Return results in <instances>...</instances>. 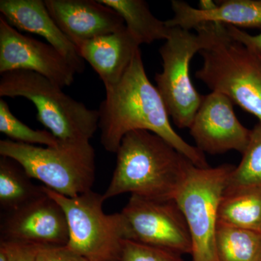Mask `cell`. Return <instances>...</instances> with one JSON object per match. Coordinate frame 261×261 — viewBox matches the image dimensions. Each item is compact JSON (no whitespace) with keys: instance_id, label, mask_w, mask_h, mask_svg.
<instances>
[{"instance_id":"cell-11","label":"cell","mask_w":261,"mask_h":261,"mask_svg":"<svg viewBox=\"0 0 261 261\" xmlns=\"http://www.w3.org/2000/svg\"><path fill=\"white\" fill-rule=\"evenodd\" d=\"M68 239L64 211L45 192L20 208L4 213L1 218L0 241L58 247L66 246Z\"/></svg>"},{"instance_id":"cell-9","label":"cell","mask_w":261,"mask_h":261,"mask_svg":"<svg viewBox=\"0 0 261 261\" xmlns=\"http://www.w3.org/2000/svg\"><path fill=\"white\" fill-rule=\"evenodd\" d=\"M120 214L124 240L191 255L190 230L174 200L132 195Z\"/></svg>"},{"instance_id":"cell-12","label":"cell","mask_w":261,"mask_h":261,"mask_svg":"<svg viewBox=\"0 0 261 261\" xmlns=\"http://www.w3.org/2000/svg\"><path fill=\"white\" fill-rule=\"evenodd\" d=\"M190 130L196 147L210 154L231 150L243 154L251 135V130L245 128L237 118L232 101L216 92L202 96Z\"/></svg>"},{"instance_id":"cell-13","label":"cell","mask_w":261,"mask_h":261,"mask_svg":"<svg viewBox=\"0 0 261 261\" xmlns=\"http://www.w3.org/2000/svg\"><path fill=\"white\" fill-rule=\"evenodd\" d=\"M48 12L75 45L125 27L117 12L99 0H44Z\"/></svg>"},{"instance_id":"cell-24","label":"cell","mask_w":261,"mask_h":261,"mask_svg":"<svg viewBox=\"0 0 261 261\" xmlns=\"http://www.w3.org/2000/svg\"><path fill=\"white\" fill-rule=\"evenodd\" d=\"M36 261H89L67 246L42 247Z\"/></svg>"},{"instance_id":"cell-1","label":"cell","mask_w":261,"mask_h":261,"mask_svg":"<svg viewBox=\"0 0 261 261\" xmlns=\"http://www.w3.org/2000/svg\"><path fill=\"white\" fill-rule=\"evenodd\" d=\"M106 91L98 111L101 145L108 152L116 153L126 134L146 130L166 140L197 167H209L203 152L173 129L166 105L146 74L140 50L121 80Z\"/></svg>"},{"instance_id":"cell-22","label":"cell","mask_w":261,"mask_h":261,"mask_svg":"<svg viewBox=\"0 0 261 261\" xmlns=\"http://www.w3.org/2000/svg\"><path fill=\"white\" fill-rule=\"evenodd\" d=\"M0 132L10 140L25 145L57 147L61 142L49 130H34L20 121L3 99H0Z\"/></svg>"},{"instance_id":"cell-27","label":"cell","mask_w":261,"mask_h":261,"mask_svg":"<svg viewBox=\"0 0 261 261\" xmlns=\"http://www.w3.org/2000/svg\"><path fill=\"white\" fill-rule=\"evenodd\" d=\"M217 6L218 4H216L212 0H201L199 3L198 9L202 10V11H210V10L215 9Z\"/></svg>"},{"instance_id":"cell-8","label":"cell","mask_w":261,"mask_h":261,"mask_svg":"<svg viewBox=\"0 0 261 261\" xmlns=\"http://www.w3.org/2000/svg\"><path fill=\"white\" fill-rule=\"evenodd\" d=\"M43 190L59 203L68 222L66 246L89 261H118L123 235L120 213L106 214L102 195L91 191L66 197L45 186Z\"/></svg>"},{"instance_id":"cell-17","label":"cell","mask_w":261,"mask_h":261,"mask_svg":"<svg viewBox=\"0 0 261 261\" xmlns=\"http://www.w3.org/2000/svg\"><path fill=\"white\" fill-rule=\"evenodd\" d=\"M219 224L261 233V187L225 192L220 204Z\"/></svg>"},{"instance_id":"cell-6","label":"cell","mask_w":261,"mask_h":261,"mask_svg":"<svg viewBox=\"0 0 261 261\" xmlns=\"http://www.w3.org/2000/svg\"><path fill=\"white\" fill-rule=\"evenodd\" d=\"M200 53L203 64L196 78L256 116L261 124L260 58L228 37L226 27L214 45Z\"/></svg>"},{"instance_id":"cell-21","label":"cell","mask_w":261,"mask_h":261,"mask_svg":"<svg viewBox=\"0 0 261 261\" xmlns=\"http://www.w3.org/2000/svg\"><path fill=\"white\" fill-rule=\"evenodd\" d=\"M249 187H261V124L251 130L246 150L228 178L225 192Z\"/></svg>"},{"instance_id":"cell-3","label":"cell","mask_w":261,"mask_h":261,"mask_svg":"<svg viewBox=\"0 0 261 261\" xmlns=\"http://www.w3.org/2000/svg\"><path fill=\"white\" fill-rule=\"evenodd\" d=\"M1 97H21L29 99L37 110V118L61 142H90L99 129L98 110L67 95L58 85L46 77L27 70L2 74Z\"/></svg>"},{"instance_id":"cell-10","label":"cell","mask_w":261,"mask_h":261,"mask_svg":"<svg viewBox=\"0 0 261 261\" xmlns=\"http://www.w3.org/2000/svg\"><path fill=\"white\" fill-rule=\"evenodd\" d=\"M35 72L61 86L71 85L76 72L49 44L24 35L0 16V73Z\"/></svg>"},{"instance_id":"cell-5","label":"cell","mask_w":261,"mask_h":261,"mask_svg":"<svg viewBox=\"0 0 261 261\" xmlns=\"http://www.w3.org/2000/svg\"><path fill=\"white\" fill-rule=\"evenodd\" d=\"M0 154L14 160L31 178L66 197L91 191L95 180V152L90 142L44 147L4 140L0 141Z\"/></svg>"},{"instance_id":"cell-19","label":"cell","mask_w":261,"mask_h":261,"mask_svg":"<svg viewBox=\"0 0 261 261\" xmlns=\"http://www.w3.org/2000/svg\"><path fill=\"white\" fill-rule=\"evenodd\" d=\"M43 186L32 178L14 160L0 159V207L4 213L20 208L44 195Z\"/></svg>"},{"instance_id":"cell-7","label":"cell","mask_w":261,"mask_h":261,"mask_svg":"<svg viewBox=\"0 0 261 261\" xmlns=\"http://www.w3.org/2000/svg\"><path fill=\"white\" fill-rule=\"evenodd\" d=\"M236 166L197 167L190 165L174 200L191 235L192 261H219L216 235L219 211L228 178Z\"/></svg>"},{"instance_id":"cell-26","label":"cell","mask_w":261,"mask_h":261,"mask_svg":"<svg viewBox=\"0 0 261 261\" xmlns=\"http://www.w3.org/2000/svg\"><path fill=\"white\" fill-rule=\"evenodd\" d=\"M10 243L12 244V257L10 261H36L38 253L43 247L29 244Z\"/></svg>"},{"instance_id":"cell-16","label":"cell","mask_w":261,"mask_h":261,"mask_svg":"<svg viewBox=\"0 0 261 261\" xmlns=\"http://www.w3.org/2000/svg\"><path fill=\"white\" fill-rule=\"evenodd\" d=\"M210 11L195 8L186 2L171 1L173 18L166 20L168 28L190 31L203 24H224L237 27L261 29V0H223Z\"/></svg>"},{"instance_id":"cell-20","label":"cell","mask_w":261,"mask_h":261,"mask_svg":"<svg viewBox=\"0 0 261 261\" xmlns=\"http://www.w3.org/2000/svg\"><path fill=\"white\" fill-rule=\"evenodd\" d=\"M216 249L219 261H261V233L219 224Z\"/></svg>"},{"instance_id":"cell-15","label":"cell","mask_w":261,"mask_h":261,"mask_svg":"<svg viewBox=\"0 0 261 261\" xmlns=\"http://www.w3.org/2000/svg\"><path fill=\"white\" fill-rule=\"evenodd\" d=\"M75 47L82 59L97 72L105 87L121 80L140 50V44L126 25L112 34L79 43Z\"/></svg>"},{"instance_id":"cell-2","label":"cell","mask_w":261,"mask_h":261,"mask_svg":"<svg viewBox=\"0 0 261 261\" xmlns=\"http://www.w3.org/2000/svg\"><path fill=\"white\" fill-rule=\"evenodd\" d=\"M116 154V168L102 195L105 200L124 193L173 200L192 163L159 135L146 130L126 134Z\"/></svg>"},{"instance_id":"cell-4","label":"cell","mask_w":261,"mask_h":261,"mask_svg":"<svg viewBox=\"0 0 261 261\" xmlns=\"http://www.w3.org/2000/svg\"><path fill=\"white\" fill-rule=\"evenodd\" d=\"M195 30L197 34L178 27L171 28L159 49L163 71L154 76L168 114L180 128H190L202 99L190 78V62L196 53L214 45L226 31V25L208 23Z\"/></svg>"},{"instance_id":"cell-18","label":"cell","mask_w":261,"mask_h":261,"mask_svg":"<svg viewBox=\"0 0 261 261\" xmlns=\"http://www.w3.org/2000/svg\"><path fill=\"white\" fill-rule=\"evenodd\" d=\"M117 12L138 44L166 40L171 28L154 16L143 0H99Z\"/></svg>"},{"instance_id":"cell-23","label":"cell","mask_w":261,"mask_h":261,"mask_svg":"<svg viewBox=\"0 0 261 261\" xmlns=\"http://www.w3.org/2000/svg\"><path fill=\"white\" fill-rule=\"evenodd\" d=\"M118 261H183L181 255L161 247L123 240Z\"/></svg>"},{"instance_id":"cell-14","label":"cell","mask_w":261,"mask_h":261,"mask_svg":"<svg viewBox=\"0 0 261 261\" xmlns=\"http://www.w3.org/2000/svg\"><path fill=\"white\" fill-rule=\"evenodd\" d=\"M1 15L15 29L41 36L64 57L76 73L85 70L78 49L51 18L42 0H1Z\"/></svg>"},{"instance_id":"cell-25","label":"cell","mask_w":261,"mask_h":261,"mask_svg":"<svg viewBox=\"0 0 261 261\" xmlns=\"http://www.w3.org/2000/svg\"><path fill=\"white\" fill-rule=\"evenodd\" d=\"M226 27L228 37L242 43L261 59V32L257 35H251L232 25H226Z\"/></svg>"}]
</instances>
